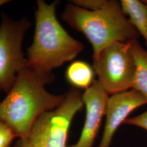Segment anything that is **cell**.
Returning a JSON list of instances; mask_svg holds the SVG:
<instances>
[{"label": "cell", "instance_id": "1", "mask_svg": "<svg viewBox=\"0 0 147 147\" xmlns=\"http://www.w3.org/2000/svg\"><path fill=\"white\" fill-rule=\"evenodd\" d=\"M55 79L53 73H38L26 65L0 102V121L9 126L18 138L26 137L40 116L62 102L64 94H53L45 88Z\"/></svg>", "mask_w": 147, "mask_h": 147}, {"label": "cell", "instance_id": "2", "mask_svg": "<svg viewBox=\"0 0 147 147\" xmlns=\"http://www.w3.org/2000/svg\"><path fill=\"white\" fill-rule=\"evenodd\" d=\"M59 3L36 2L35 31L33 42L27 50L26 65L38 73H52L84 49V44L71 37L58 21L56 9Z\"/></svg>", "mask_w": 147, "mask_h": 147}, {"label": "cell", "instance_id": "3", "mask_svg": "<svg viewBox=\"0 0 147 147\" xmlns=\"http://www.w3.org/2000/svg\"><path fill=\"white\" fill-rule=\"evenodd\" d=\"M61 17L87 38L92 47L93 57L113 42H130L140 36L121 11L120 2L116 0H109L104 8L96 11L68 3Z\"/></svg>", "mask_w": 147, "mask_h": 147}, {"label": "cell", "instance_id": "4", "mask_svg": "<svg viewBox=\"0 0 147 147\" xmlns=\"http://www.w3.org/2000/svg\"><path fill=\"white\" fill-rule=\"evenodd\" d=\"M82 93L72 87L61 104L40 116L26 137L19 138L15 147H68L69 130L74 118L84 104Z\"/></svg>", "mask_w": 147, "mask_h": 147}, {"label": "cell", "instance_id": "5", "mask_svg": "<svg viewBox=\"0 0 147 147\" xmlns=\"http://www.w3.org/2000/svg\"><path fill=\"white\" fill-rule=\"evenodd\" d=\"M93 58L94 72L107 94L132 89L135 63L130 42H113Z\"/></svg>", "mask_w": 147, "mask_h": 147}, {"label": "cell", "instance_id": "6", "mask_svg": "<svg viewBox=\"0 0 147 147\" xmlns=\"http://www.w3.org/2000/svg\"><path fill=\"white\" fill-rule=\"evenodd\" d=\"M0 24V89L7 93L26 65L22 43L31 23L26 18L13 20L2 13Z\"/></svg>", "mask_w": 147, "mask_h": 147}, {"label": "cell", "instance_id": "7", "mask_svg": "<svg viewBox=\"0 0 147 147\" xmlns=\"http://www.w3.org/2000/svg\"><path fill=\"white\" fill-rule=\"evenodd\" d=\"M147 104L143 95L132 89L109 96L106 107L104 130L98 147H110L117 130L132 111Z\"/></svg>", "mask_w": 147, "mask_h": 147}, {"label": "cell", "instance_id": "8", "mask_svg": "<svg viewBox=\"0 0 147 147\" xmlns=\"http://www.w3.org/2000/svg\"><path fill=\"white\" fill-rule=\"evenodd\" d=\"M107 94L98 80H94L85 89L82 100L86 108V118L78 141L68 147H93L103 117L105 116Z\"/></svg>", "mask_w": 147, "mask_h": 147}, {"label": "cell", "instance_id": "9", "mask_svg": "<svg viewBox=\"0 0 147 147\" xmlns=\"http://www.w3.org/2000/svg\"><path fill=\"white\" fill-rule=\"evenodd\" d=\"M130 49L135 63L132 89L141 93L147 100V51L138 39L130 42Z\"/></svg>", "mask_w": 147, "mask_h": 147}, {"label": "cell", "instance_id": "10", "mask_svg": "<svg viewBox=\"0 0 147 147\" xmlns=\"http://www.w3.org/2000/svg\"><path fill=\"white\" fill-rule=\"evenodd\" d=\"M121 9L141 35L147 46V5L139 0H121Z\"/></svg>", "mask_w": 147, "mask_h": 147}, {"label": "cell", "instance_id": "11", "mask_svg": "<svg viewBox=\"0 0 147 147\" xmlns=\"http://www.w3.org/2000/svg\"><path fill=\"white\" fill-rule=\"evenodd\" d=\"M94 70L84 61H76L67 69L65 78L69 83L76 88L87 89L94 81Z\"/></svg>", "mask_w": 147, "mask_h": 147}, {"label": "cell", "instance_id": "12", "mask_svg": "<svg viewBox=\"0 0 147 147\" xmlns=\"http://www.w3.org/2000/svg\"><path fill=\"white\" fill-rule=\"evenodd\" d=\"M109 0H72L71 3L79 7L89 11H96L104 8Z\"/></svg>", "mask_w": 147, "mask_h": 147}, {"label": "cell", "instance_id": "13", "mask_svg": "<svg viewBox=\"0 0 147 147\" xmlns=\"http://www.w3.org/2000/svg\"><path fill=\"white\" fill-rule=\"evenodd\" d=\"M16 137L11 127L0 121V147H11V142Z\"/></svg>", "mask_w": 147, "mask_h": 147}, {"label": "cell", "instance_id": "14", "mask_svg": "<svg viewBox=\"0 0 147 147\" xmlns=\"http://www.w3.org/2000/svg\"><path fill=\"white\" fill-rule=\"evenodd\" d=\"M123 124L137 126L147 131V110L138 116L127 119Z\"/></svg>", "mask_w": 147, "mask_h": 147}, {"label": "cell", "instance_id": "15", "mask_svg": "<svg viewBox=\"0 0 147 147\" xmlns=\"http://www.w3.org/2000/svg\"><path fill=\"white\" fill-rule=\"evenodd\" d=\"M10 1H9V0H0V7L9 2Z\"/></svg>", "mask_w": 147, "mask_h": 147}, {"label": "cell", "instance_id": "16", "mask_svg": "<svg viewBox=\"0 0 147 147\" xmlns=\"http://www.w3.org/2000/svg\"><path fill=\"white\" fill-rule=\"evenodd\" d=\"M143 2L144 3H145L147 5V0H143Z\"/></svg>", "mask_w": 147, "mask_h": 147}, {"label": "cell", "instance_id": "17", "mask_svg": "<svg viewBox=\"0 0 147 147\" xmlns=\"http://www.w3.org/2000/svg\"><path fill=\"white\" fill-rule=\"evenodd\" d=\"M1 89H0V93H1Z\"/></svg>", "mask_w": 147, "mask_h": 147}]
</instances>
